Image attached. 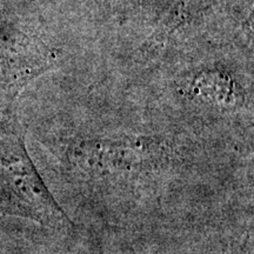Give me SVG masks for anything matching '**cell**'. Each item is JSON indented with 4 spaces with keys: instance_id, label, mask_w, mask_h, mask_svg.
<instances>
[{
    "instance_id": "cell-1",
    "label": "cell",
    "mask_w": 254,
    "mask_h": 254,
    "mask_svg": "<svg viewBox=\"0 0 254 254\" xmlns=\"http://www.w3.org/2000/svg\"><path fill=\"white\" fill-rule=\"evenodd\" d=\"M0 212L40 224H71L28 158L13 123L0 125Z\"/></svg>"
},
{
    "instance_id": "cell-2",
    "label": "cell",
    "mask_w": 254,
    "mask_h": 254,
    "mask_svg": "<svg viewBox=\"0 0 254 254\" xmlns=\"http://www.w3.org/2000/svg\"><path fill=\"white\" fill-rule=\"evenodd\" d=\"M154 142L138 139H95L72 148L71 161L91 176L135 173L160 159Z\"/></svg>"
},
{
    "instance_id": "cell-3",
    "label": "cell",
    "mask_w": 254,
    "mask_h": 254,
    "mask_svg": "<svg viewBox=\"0 0 254 254\" xmlns=\"http://www.w3.org/2000/svg\"><path fill=\"white\" fill-rule=\"evenodd\" d=\"M193 88L196 95L215 103H230V97L234 94L232 80L221 73L209 72L200 74Z\"/></svg>"
},
{
    "instance_id": "cell-4",
    "label": "cell",
    "mask_w": 254,
    "mask_h": 254,
    "mask_svg": "<svg viewBox=\"0 0 254 254\" xmlns=\"http://www.w3.org/2000/svg\"><path fill=\"white\" fill-rule=\"evenodd\" d=\"M212 2V0H179L177 5V11L173 14V21L179 20L186 14H194L196 11H200L206 4Z\"/></svg>"
}]
</instances>
